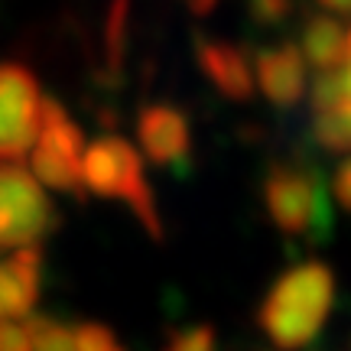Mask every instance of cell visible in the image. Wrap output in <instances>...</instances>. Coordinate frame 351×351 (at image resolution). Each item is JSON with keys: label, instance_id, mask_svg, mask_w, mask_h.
<instances>
[{"label": "cell", "instance_id": "6da1fadb", "mask_svg": "<svg viewBox=\"0 0 351 351\" xmlns=\"http://www.w3.org/2000/svg\"><path fill=\"white\" fill-rule=\"evenodd\" d=\"M335 306V274L322 261H302L280 274L257 306V326L276 351H306Z\"/></svg>", "mask_w": 351, "mask_h": 351}, {"label": "cell", "instance_id": "7a4b0ae2", "mask_svg": "<svg viewBox=\"0 0 351 351\" xmlns=\"http://www.w3.org/2000/svg\"><path fill=\"white\" fill-rule=\"evenodd\" d=\"M261 202L276 231L287 238L322 244L332 238V189L315 166L274 163L263 173Z\"/></svg>", "mask_w": 351, "mask_h": 351}, {"label": "cell", "instance_id": "3957f363", "mask_svg": "<svg viewBox=\"0 0 351 351\" xmlns=\"http://www.w3.org/2000/svg\"><path fill=\"white\" fill-rule=\"evenodd\" d=\"M82 182L101 199H121L134 212L153 241H163V221L153 199L150 179L134 143L124 137H98L85 143L82 153Z\"/></svg>", "mask_w": 351, "mask_h": 351}, {"label": "cell", "instance_id": "277c9868", "mask_svg": "<svg viewBox=\"0 0 351 351\" xmlns=\"http://www.w3.org/2000/svg\"><path fill=\"white\" fill-rule=\"evenodd\" d=\"M82 153H85V134L69 117L62 104L49 95H43L39 104V134L29 150V166L43 186L56 192H69L82 199Z\"/></svg>", "mask_w": 351, "mask_h": 351}, {"label": "cell", "instance_id": "5b68a950", "mask_svg": "<svg viewBox=\"0 0 351 351\" xmlns=\"http://www.w3.org/2000/svg\"><path fill=\"white\" fill-rule=\"evenodd\" d=\"M59 225V212L39 179L16 163H0V251L43 244Z\"/></svg>", "mask_w": 351, "mask_h": 351}, {"label": "cell", "instance_id": "8992f818", "mask_svg": "<svg viewBox=\"0 0 351 351\" xmlns=\"http://www.w3.org/2000/svg\"><path fill=\"white\" fill-rule=\"evenodd\" d=\"M36 75L20 62H0V163H16L33 150L39 134Z\"/></svg>", "mask_w": 351, "mask_h": 351}, {"label": "cell", "instance_id": "52a82bcc", "mask_svg": "<svg viewBox=\"0 0 351 351\" xmlns=\"http://www.w3.org/2000/svg\"><path fill=\"white\" fill-rule=\"evenodd\" d=\"M137 140L143 156L163 169H186L192 160V127L176 104L153 101L137 117Z\"/></svg>", "mask_w": 351, "mask_h": 351}, {"label": "cell", "instance_id": "ba28073f", "mask_svg": "<svg viewBox=\"0 0 351 351\" xmlns=\"http://www.w3.org/2000/svg\"><path fill=\"white\" fill-rule=\"evenodd\" d=\"M254 82L276 108H296L306 95V59L296 43L261 49L254 59Z\"/></svg>", "mask_w": 351, "mask_h": 351}, {"label": "cell", "instance_id": "9c48e42d", "mask_svg": "<svg viewBox=\"0 0 351 351\" xmlns=\"http://www.w3.org/2000/svg\"><path fill=\"white\" fill-rule=\"evenodd\" d=\"M195 59L202 75L208 78L228 101H251L254 98V65L247 52L225 43V39H195Z\"/></svg>", "mask_w": 351, "mask_h": 351}, {"label": "cell", "instance_id": "30bf717a", "mask_svg": "<svg viewBox=\"0 0 351 351\" xmlns=\"http://www.w3.org/2000/svg\"><path fill=\"white\" fill-rule=\"evenodd\" d=\"M43 289V251L39 244L16 247L0 261V319H23L33 313Z\"/></svg>", "mask_w": 351, "mask_h": 351}, {"label": "cell", "instance_id": "8fae6325", "mask_svg": "<svg viewBox=\"0 0 351 351\" xmlns=\"http://www.w3.org/2000/svg\"><path fill=\"white\" fill-rule=\"evenodd\" d=\"M300 52L306 65H313L315 72H332L348 62V29L326 13H315L302 23Z\"/></svg>", "mask_w": 351, "mask_h": 351}, {"label": "cell", "instance_id": "7c38bea8", "mask_svg": "<svg viewBox=\"0 0 351 351\" xmlns=\"http://www.w3.org/2000/svg\"><path fill=\"white\" fill-rule=\"evenodd\" d=\"M313 137L328 153H351V104L313 111Z\"/></svg>", "mask_w": 351, "mask_h": 351}, {"label": "cell", "instance_id": "4fadbf2b", "mask_svg": "<svg viewBox=\"0 0 351 351\" xmlns=\"http://www.w3.org/2000/svg\"><path fill=\"white\" fill-rule=\"evenodd\" d=\"M26 332H29V351H75L72 328L52 315H33L26 322Z\"/></svg>", "mask_w": 351, "mask_h": 351}, {"label": "cell", "instance_id": "5bb4252c", "mask_svg": "<svg viewBox=\"0 0 351 351\" xmlns=\"http://www.w3.org/2000/svg\"><path fill=\"white\" fill-rule=\"evenodd\" d=\"M218 348V335H215L212 326H189V328H179L166 339V348L163 351H215Z\"/></svg>", "mask_w": 351, "mask_h": 351}, {"label": "cell", "instance_id": "9a60e30c", "mask_svg": "<svg viewBox=\"0 0 351 351\" xmlns=\"http://www.w3.org/2000/svg\"><path fill=\"white\" fill-rule=\"evenodd\" d=\"M75 335V351H114L117 348V339L108 326L101 322H82L78 328H72Z\"/></svg>", "mask_w": 351, "mask_h": 351}, {"label": "cell", "instance_id": "2e32d148", "mask_svg": "<svg viewBox=\"0 0 351 351\" xmlns=\"http://www.w3.org/2000/svg\"><path fill=\"white\" fill-rule=\"evenodd\" d=\"M247 7L257 26H276L293 13V0H247Z\"/></svg>", "mask_w": 351, "mask_h": 351}, {"label": "cell", "instance_id": "e0dca14e", "mask_svg": "<svg viewBox=\"0 0 351 351\" xmlns=\"http://www.w3.org/2000/svg\"><path fill=\"white\" fill-rule=\"evenodd\" d=\"M0 351H29V332L16 319H0Z\"/></svg>", "mask_w": 351, "mask_h": 351}, {"label": "cell", "instance_id": "ac0fdd59", "mask_svg": "<svg viewBox=\"0 0 351 351\" xmlns=\"http://www.w3.org/2000/svg\"><path fill=\"white\" fill-rule=\"evenodd\" d=\"M332 199L339 202L345 212H351V153L332 173Z\"/></svg>", "mask_w": 351, "mask_h": 351}, {"label": "cell", "instance_id": "d6986e66", "mask_svg": "<svg viewBox=\"0 0 351 351\" xmlns=\"http://www.w3.org/2000/svg\"><path fill=\"white\" fill-rule=\"evenodd\" d=\"M319 7H326L328 13H341V16H351V0H315Z\"/></svg>", "mask_w": 351, "mask_h": 351}, {"label": "cell", "instance_id": "ffe728a7", "mask_svg": "<svg viewBox=\"0 0 351 351\" xmlns=\"http://www.w3.org/2000/svg\"><path fill=\"white\" fill-rule=\"evenodd\" d=\"M218 3H221V0H189L192 13H199V16H208V13H212Z\"/></svg>", "mask_w": 351, "mask_h": 351}, {"label": "cell", "instance_id": "44dd1931", "mask_svg": "<svg viewBox=\"0 0 351 351\" xmlns=\"http://www.w3.org/2000/svg\"><path fill=\"white\" fill-rule=\"evenodd\" d=\"M341 72H345V98H348V104H351V59L345 62V69H341Z\"/></svg>", "mask_w": 351, "mask_h": 351}, {"label": "cell", "instance_id": "7402d4cb", "mask_svg": "<svg viewBox=\"0 0 351 351\" xmlns=\"http://www.w3.org/2000/svg\"><path fill=\"white\" fill-rule=\"evenodd\" d=\"M114 351H124V348H121V345H117V348H114Z\"/></svg>", "mask_w": 351, "mask_h": 351}]
</instances>
